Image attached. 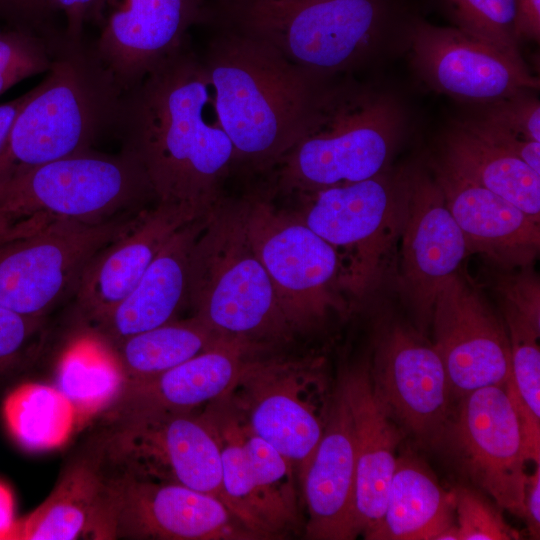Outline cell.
I'll list each match as a JSON object with an SVG mask.
<instances>
[{
    "mask_svg": "<svg viewBox=\"0 0 540 540\" xmlns=\"http://www.w3.org/2000/svg\"><path fill=\"white\" fill-rule=\"evenodd\" d=\"M158 203L206 215L235 163L201 59L186 42L122 93L115 131Z\"/></svg>",
    "mask_w": 540,
    "mask_h": 540,
    "instance_id": "cell-1",
    "label": "cell"
},
{
    "mask_svg": "<svg viewBox=\"0 0 540 540\" xmlns=\"http://www.w3.org/2000/svg\"><path fill=\"white\" fill-rule=\"evenodd\" d=\"M200 57L219 122L233 144L235 163L266 171L305 132L331 78L307 71L274 47L229 24Z\"/></svg>",
    "mask_w": 540,
    "mask_h": 540,
    "instance_id": "cell-2",
    "label": "cell"
},
{
    "mask_svg": "<svg viewBox=\"0 0 540 540\" xmlns=\"http://www.w3.org/2000/svg\"><path fill=\"white\" fill-rule=\"evenodd\" d=\"M405 126V111L391 94L330 80L305 132L276 164L275 188L301 195L384 173Z\"/></svg>",
    "mask_w": 540,
    "mask_h": 540,
    "instance_id": "cell-3",
    "label": "cell"
},
{
    "mask_svg": "<svg viewBox=\"0 0 540 540\" xmlns=\"http://www.w3.org/2000/svg\"><path fill=\"white\" fill-rule=\"evenodd\" d=\"M121 97L94 45L63 33L0 150V178L91 149L115 131Z\"/></svg>",
    "mask_w": 540,
    "mask_h": 540,
    "instance_id": "cell-4",
    "label": "cell"
},
{
    "mask_svg": "<svg viewBox=\"0 0 540 540\" xmlns=\"http://www.w3.org/2000/svg\"><path fill=\"white\" fill-rule=\"evenodd\" d=\"M152 194L134 158L92 149L0 178V244L64 222H101Z\"/></svg>",
    "mask_w": 540,
    "mask_h": 540,
    "instance_id": "cell-5",
    "label": "cell"
},
{
    "mask_svg": "<svg viewBox=\"0 0 540 540\" xmlns=\"http://www.w3.org/2000/svg\"><path fill=\"white\" fill-rule=\"evenodd\" d=\"M385 15L382 0H238L214 7L212 21L263 40L291 63L332 78L368 60Z\"/></svg>",
    "mask_w": 540,
    "mask_h": 540,
    "instance_id": "cell-6",
    "label": "cell"
},
{
    "mask_svg": "<svg viewBox=\"0 0 540 540\" xmlns=\"http://www.w3.org/2000/svg\"><path fill=\"white\" fill-rule=\"evenodd\" d=\"M187 301L193 317L221 336L246 340L289 325L248 239L241 202L220 200L206 215L190 253Z\"/></svg>",
    "mask_w": 540,
    "mask_h": 540,
    "instance_id": "cell-7",
    "label": "cell"
},
{
    "mask_svg": "<svg viewBox=\"0 0 540 540\" xmlns=\"http://www.w3.org/2000/svg\"><path fill=\"white\" fill-rule=\"evenodd\" d=\"M95 442L107 471L175 483L212 495L229 509L221 448L212 426L190 412H144L103 422Z\"/></svg>",
    "mask_w": 540,
    "mask_h": 540,
    "instance_id": "cell-8",
    "label": "cell"
},
{
    "mask_svg": "<svg viewBox=\"0 0 540 540\" xmlns=\"http://www.w3.org/2000/svg\"><path fill=\"white\" fill-rule=\"evenodd\" d=\"M86 538L240 540L259 537L212 495L180 484L107 471L103 495Z\"/></svg>",
    "mask_w": 540,
    "mask_h": 540,
    "instance_id": "cell-9",
    "label": "cell"
},
{
    "mask_svg": "<svg viewBox=\"0 0 540 540\" xmlns=\"http://www.w3.org/2000/svg\"><path fill=\"white\" fill-rule=\"evenodd\" d=\"M302 221L337 251L341 287L361 296L379 278L400 230L401 179L386 173L301 194Z\"/></svg>",
    "mask_w": 540,
    "mask_h": 540,
    "instance_id": "cell-10",
    "label": "cell"
},
{
    "mask_svg": "<svg viewBox=\"0 0 540 540\" xmlns=\"http://www.w3.org/2000/svg\"><path fill=\"white\" fill-rule=\"evenodd\" d=\"M248 239L264 266L289 325L304 326L337 304V251L299 216L276 210L263 195L241 202Z\"/></svg>",
    "mask_w": 540,
    "mask_h": 540,
    "instance_id": "cell-11",
    "label": "cell"
},
{
    "mask_svg": "<svg viewBox=\"0 0 540 540\" xmlns=\"http://www.w3.org/2000/svg\"><path fill=\"white\" fill-rule=\"evenodd\" d=\"M137 217L64 222L0 244V307L45 317L66 294L75 291L94 256L126 232Z\"/></svg>",
    "mask_w": 540,
    "mask_h": 540,
    "instance_id": "cell-12",
    "label": "cell"
},
{
    "mask_svg": "<svg viewBox=\"0 0 540 540\" xmlns=\"http://www.w3.org/2000/svg\"><path fill=\"white\" fill-rule=\"evenodd\" d=\"M406 36L413 68L438 93L486 104L539 89L525 63L456 27L416 20Z\"/></svg>",
    "mask_w": 540,
    "mask_h": 540,
    "instance_id": "cell-13",
    "label": "cell"
},
{
    "mask_svg": "<svg viewBox=\"0 0 540 540\" xmlns=\"http://www.w3.org/2000/svg\"><path fill=\"white\" fill-rule=\"evenodd\" d=\"M460 399L449 432L465 469L500 507L523 519L528 460L506 388L483 387Z\"/></svg>",
    "mask_w": 540,
    "mask_h": 540,
    "instance_id": "cell-14",
    "label": "cell"
},
{
    "mask_svg": "<svg viewBox=\"0 0 540 540\" xmlns=\"http://www.w3.org/2000/svg\"><path fill=\"white\" fill-rule=\"evenodd\" d=\"M431 318L433 346L444 364L454 397L462 398L488 386L505 387L511 373L507 330L458 273L438 292Z\"/></svg>",
    "mask_w": 540,
    "mask_h": 540,
    "instance_id": "cell-15",
    "label": "cell"
},
{
    "mask_svg": "<svg viewBox=\"0 0 540 540\" xmlns=\"http://www.w3.org/2000/svg\"><path fill=\"white\" fill-rule=\"evenodd\" d=\"M401 185L400 280L419 323L425 327L438 292L457 273L469 252L434 178L414 170L401 179Z\"/></svg>",
    "mask_w": 540,
    "mask_h": 540,
    "instance_id": "cell-16",
    "label": "cell"
},
{
    "mask_svg": "<svg viewBox=\"0 0 540 540\" xmlns=\"http://www.w3.org/2000/svg\"><path fill=\"white\" fill-rule=\"evenodd\" d=\"M211 18L206 0H108L93 45L123 93L180 49L190 27Z\"/></svg>",
    "mask_w": 540,
    "mask_h": 540,
    "instance_id": "cell-17",
    "label": "cell"
},
{
    "mask_svg": "<svg viewBox=\"0 0 540 540\" xmlns=\"http://www.w3.org/2000/svg\"><path fill=\"white\" fill-rule=\"evenodd\" d=\"M371 377L392 419L414 437L433 442L445 433L452 394L433 345L405 328H394L378 349Z\"/></svg>",
    "mask_w": 540,
    "mask_h": 540,
    "instance_id": "cell-18",
    "label": "cell"
},
{
    "mask_svg": "<svg viewBox=\"0 0 540 540\" xmlns=\"http://www.w3.org/2000/svg\"><path fill=\"white\" fill-rule=\"evenodd\" d=\"M204 215L158 203L109 243L85 268L75 289L76 309L92 327L101 323L141 279L169 238Z\"/></svg>",
    "mask_w": 540,
    "mask_h": 540,
    "instance_id": "cell-19",
    "label": "cell"
},
{
    "mask_svg": "<svg viewBox=\"0 0 540 540\" xmlns=\"http://www.w3.org/2000/svg\"><path fill=\"white\" fill-rule=\"evenodd\" d=\"M434 173L469 254H483L506 267L527 266L536 258L540 248L539 221L441 160L435 163Z\"/></svg>",
    "mask_w": 540,
    "mask_h": 540,
    "instance_id": "cell-20",
    "label": "cell"
},
{
    "mask_svg": "<svg viewBox=\"0 0 540 540\" xmlns=\"http://www.w3.org/2000/svg\"><path fill=\"white\" fill-rule=\"evenodd\" d=\"M300 477L309 514L308 538H355L358 535L355 435L350 409L340 387L320 441Z\"/></svg>",
    "mask_w": 540,
    "mask_h": 540,
    "instance_id": "cell-21",
    "label": "cell"
},
{
    "mask_svg": "<svg viewBox=\"0 0 540 540\" xmlns=\"http://www.w3.org/2000/svg\"><path fill=\"white\" fill-rule=\"evenodd\" d=\"M340 388L348 403L355 435V522L366 539L384 514L402 436L378 397L367 367L355 368Z\"/></svg>",
    "mask_w": 540,
    "mask_h": 540,
    "instance_id": "cell-22",
    "label": "cell"
},
{
    "mask_svg": "<svg viewBox=\"0 0 540 540\" xmlns=\"http://www.w3.org/2000/svg\"><path fill=\"white\" fill-rule=\"evenodd\" d=\"M245 339L220 337L212 346L153 378L126 383L103 422L144 412H190L226 392L246 367Z\"/></svg>",
    "mask_w": 540,
    "mask_h": 540,
    "instance_id": "cell-23",
    "label": "cell"
},
{
    "mask_svg": "<svg viewBox=\"0 0 540 540\" xmlns=\"http://www.w3.org/2000/svg\"><path fill=\"white\" fill-rule=\"evenodd\" d=\"M206 215L169 238L133 290L94 327L98 338L114 349L132 335L173 320L187 301L190 253Z\"/></svg>",
    "mask_w": 540,
    "mask_h": 540,
    "instance_id": "cell-24",
    "label": "cell"
},
{
    "mask_svg": "<svg viewBox=\"0 0 540 540\" xmlns=\"http://www.w3.org/2000/svg\"><path fill=\"white\" fill-rule=\"evenodd\" d=\"M266 384L249 404L248 429L305 470L323 433L324 425L302 399L295 375L281 367H259Z\"/></svg>",
    "mask_w": 540,
    "mask_h": 540,
    "instance_id": "cell-25",
    "label": "cell"
},
{
    "mask_svg": "<svg viewBox=\"0 0 540 540\" xmlns=\"http://www.w3.org/2000/svg\"><path fill=\"white\" fill-rule=\"evenodd\" d=\"M107 471L94 444L62 474L50 495L16 521L10 540H73L86 537L100 503Z\"/></svg>",
    "mask_w": 540,
    "mask_h": 540,
    "instance_id": "cell-26",
    "label": "cell"
},
{
    "mask_svg": "<svg viewBox=\"0 0 540 540\" xmlns=\"http://www.w3.org/2000/svg\"><path fill=\"white\" fill-rule=\"evenodd\" d=\"M454 497L413 458L397 459L383 517L372 540H436L453 525Z\"/></svg>",
    "mask_w": 540,
    "mask_h": 540,
    "instance_id": "cell-27",
    "label": "cell"
},
{
    "mask_svg": "<svg viewBox=\"0 0 540 540\" xmlns=\"http://www.w3.org/2000/svg\"><path fill=\"white\" fill-rule=\"evenodd\" d=\"M441 161L464 178L508 200L540 221V174L464 128L458 121L443 139Z\"/></svg>",
    "mask_w": 540,
    "mask_h": 540,
    "instance_id": "cell-28",
    "label": "cell"
},
{
    "mask_svg": "<svg viewBox=\"0 0 540 540\" xmlns=\"http://www.w3.org/2000/svg\"><path fill=\"white\" fill-rule=\"evenodd\" d=\"M56 384L72 403L81 429L114 403L126 378L115 350L91 335L78 340L63 355Z\"/></svg>",
    "mask_w": 540,
    "mask_h": 540,
    "instance_id": "cell-29",
    "label": "cell"
},
{
    "mask_svg": "<svg viewBox=\"0 0 540 540\" xmlns=\"http://www.w3.org/2000/svg\"><path fill=\"white\" fill-rule=\"evenodd\" d=\"M3 418L13 439L27 451L63 446L78 429L75 409L56 387L29 382L4 399Z\"/></svg>",
    "mask_w": 540,
    "mask_h": 540,
    "instance_id": "cell-30",
    "label": "cell"
},
{
    "mask_svg": "<svg viewBox=\"0 0 540 540\" xmlns=\"http://www.w3.org/2000/svg\"><path fill=\"white\" fill-rule=\"evenodd\" d=\"M220 337L196 318L170 321L114 348L126 383L158 376L212 346Z\"/></svg>",
    "mask_w": 540,
    "mask_h": 540,
    "instance_id": "cell-31",
    "label": "cell"
},
{
    "mask_svg": "<svg viewBox=\"0 0 540 540\" xmlns=\"http://www.w3.org/2000/svg\"><path fill=\"white\" fill-rule=\"evenodd\" d=\"M511 352L505 385L518 415L528 461L540 463V327L504 301Z\"/></svg>",
    "mask_w": 540,
    "mask_h": 540,
    "instance_id": "cell-32",
    "label": "cell"
},
{
    "mask_svg": "<svg viewBox=\"0 0 540 540\" xmlns=\"http://www.w3.org/2000/svg\"><path fill=\"white\" fill-rule=\"evenodd\" d=\"M255 499V514L266 537L295 520L293 464L248 427L237 426Z\"/></svg>",
    "mask_w": 540,
    "mask_h": 540,
    "instance_id": "cell-33",
    "label": "cell"
},
{
    "mask_svg": "<svg viewBox=\"0 0 540 540\" xmlns=\"http://www.w3.org/2000/svg\"><path fill=\"white\" fill-rule=\"evenodd\" d=\"M456 28L524 62L515 31L514 0H442Z\"/></svg>",
    "mask_w": 540,
    "mask_h": 540,
    "instance_id": "cell-34",
    "label": "cell"
},
{
    "mask_svg": "<svg viewBox=\"0 0 540 540\" xmlns=\"http://www.w3.org/2000/svg\"><path fill=\"white\" fill-rule=\"evenodd\" d=\"M59 39L50 41L24 30L0 27V95L24 79L47 73Z\"/></svg>",
    "mask_w": 540,
    "mask_h": 540,
    "instance_id": "cell-35",
    "label": "cell"
},
{
    "mask_svg": "<svg viewBox=\"0 0 540 540\" xmlns=\"http://www.w3.org/2000/svg\"><path fill=\"white\" fill-rule=\"evenodd\" d=\"M44 337V317L0 307V383L20 374L36 359Z\"/></svg>",
    "mask_w": 540,
    "mask_h": 540,
    "instance_id": "cell-36",
    "label": "cell"
},
{
    "mask_svg": "<svg viewBox=\"0 0 540 540\" xmlns=\"http://www.w3.org/2000/svg\"><path fill=\"white\" fill-rule=\"evenodd\" d=\"M452 493L459 540L519 538L518 533L504 521L501 513L478 492L467 487H457Z\"/></svg>",
    "mask_w": 540,
    "mask_h": 540,
    "instance_id": "cell-37",
    "label": "cell"
},
{
    "mask_svg": "<svg viewBox=\"0 0 540 540\" xmlns=\"http://www.w3.org/2000/svg\"><path fill=\"white\" fill-rule=\"evenodd\" d=\"M475 115L518 137L540 142V102L529 92L486 103Z\"/></svg>",
    "mask_w": 540,
    "mask_h": 540,
    "instance_id": "cell-38",
    "label": "cell"
},
{
    "mask_svg": "<svg viewBox=\"0 0 540 540\" xmlns=\"http://www.w3.org/2000/svg\"><path fill=\"white\" fill-rule=\"evenodd\" d=\"M54 0H0V21L5 26L24 30L50 41L58 39L63 31L52 25Z\"/></svg>",
    "mask_w": 540,
    "mask_h": 540,
    "instance_id": "cell-39",
    "label": "cell"
},
{
    "mask_svg": "<svg viewBox=\"0 0 540 540\" xmlns=\"http://www.w3.org/2000/svg\"><path fill=\"white\" fill-rule=\"evenodd\" d=\"M458 122L492 146L518 157L540 174V142L513 135L477 115Z\"/></svg>",
    "mask_w": 540,
    "mask_h": 540,
    "instance_id": "cell-40",
    "label": "cell"
},
{
    "mask_svg": "<svg viewBox=\"0 0 540 540\" xmlns=\"http://www.w3.org/2000/svg\"><path fill=\"white\" fill-rule=\"evenodd\" d=\"M504 301L540 327L539 279L528 272L505 277L499 284Z\"/></svg>",
    "mask_w": 540,
    "mask_h": 540,
    "instance_id": "cell-41",
    "label": "cell"
},
{
    "mask_svg": "<svg viewBox=\"0 0 540 540\" xmlns=\"http://www.w3.org/2000/svg\"><path fill=\"white\" fill-rule=\"evenodd\" d=\"M58 9L65 15L64 35L67 39L79 42L83 39L86 23L99 24L108 0H54Z\"/></svg>",
    "mask_w": 540,
    "mask_h": 540,
    "instance_id": "cell-42",
    "label": "cell"
},
{
    "mask_svg": "<svg viewBox=\"0 0 540 540\" xmlns=\"http://www.w3.org/2000/svg\"><path fill=\"white\" fill-rule=\"evenodd\" d=\"M515 31L520 39L539 42L540 0H514Z\"/></svg>",
    "mask_w": 540,
    "mask_h": 540,
    "instance_id": "cell-43",
    "label": "cell"
},
{
    "mask_svg": "<svg viewBox=\"0 0 540 540\" xmlns=\"http://www.w3.org/2000/svg\"><path fill=\"white\" fill-rule=\"evenodd\" d=\"M528 531L533 539L540 535V463L533 474L528 475L524 497V514Z\"/></svg>",
    "mask_w": 540,
    "mask_h": 540,
    "instance_id": "cell-44",
    "label": "cell"
},
{
    "mask_svg": "<svg viewBox=\"0 0 540 540\" xmlns=\"http://www.w3.org/2000/svg\"><path fill=\"white\" fill-rule=\"evenodd\" d=\"M15 522L12 492L0 482V540H10Z\"/></svg>",
    "mask_w": 540,
    "mask_h": 540,
    "instance_id": "cell-45",
    "label": "cell"
},
{
    "mask_svg": "<svg viewBox=\"0 0 540 540\" xmlns=\"http://www.w3.org/2000/svg\"><path fill=\"white\" fill-rule=\"evenodd\" d=\"M29 95L30 90L13 100L0 104V150L6 142L18 112L28 99Z\"/></svg>",
    "mask_w": 540,
    "mask_h": 540,
    "instance_id": "cell-46",
    "label": "cell"
},
{
    "mask_svg": "<svg viewBox=\"0 0 540 540\" xmlns=\"http://www.w3.org/2000/svg\"><path fill=\"white\" fill-rule=\"evenodd\" d=\"M436 540H459L457 525L453 524L441 532Z\"/></svg>",
    "mask_w": 540,
    "mask_h": 540,
    "instance_id": "cell-47",
    "label": "cell"
},
{
    "mask_svg": "<svg viewBox=\"0 0 540 540\" xmlns=\"http://www.w3.org/2000/svg\"><path fill=\"white\" fill-rule=\"evenodd\" d=\"M235 1H238V0H212V4L210 6L215 7V6H220V5L232 3V2H235Z\"/></svg>",
    "mask_w": 540,
    "mask_h": 540,
    "instance_id": "cell-48",
    "label": "cell"
}]
</instances>
